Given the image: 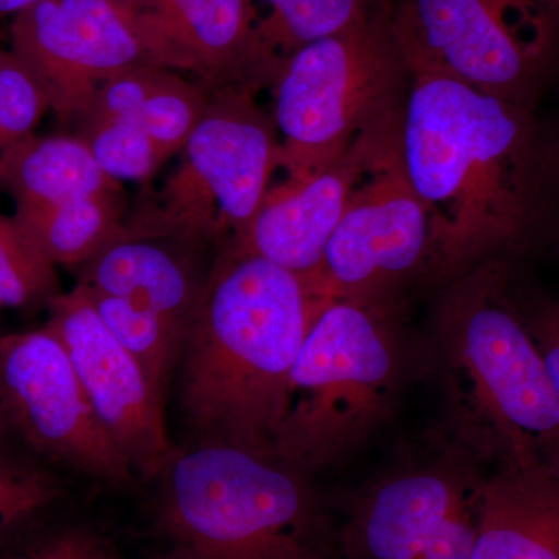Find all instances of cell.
Listing matches in <instances>:
<instances>
[{
    "mask_svg": "<svg viewBox=\"0 0 559 559\" xmlns=\"http://www.w3.org/2000/svg\"><path fill=\"white\" fill-rule=\"evenodd\" d=\"M399 132L400 123L382 140L331 235L319 271L305 278L323 304H377L390 285L430 260L429 219L404 171Z\"/></svg>",
    "mask_w": 559,
    "mask_h": 559,
    "instance_id": "9",
    "label": "cell"
},
{
    "mask_svg": "<svg viewBox=\"0 0 559 559\" xmlns=\"http://www.w3.org/2000/svg\"><path fill=\"white\" fill-rule=\"evenodd\" d=\"M106 329L138 360L151 389L165 404L173 370L178 366L186 333L167 320L132 307L127 300L83 288Z\"/></svg>",
    "mask_w": 559,
    "mask_h": 559,
    "instance_id": "22",
    "label": "cell"
},
{
    "mask_svg": "<svg viewBox=\"0 0 559 559\" xmlns=\"http://www.w3.org/2000/svg\"><path fill=\"white\" fill-rule=\"evenodd\" d=\"M323 301L263 257L221 248L180 353V409L191 447L274 457L290 371Z\"/></svg>",
    "mask_w": 559,
    "mask_h": 559,
    "instance_id": "1",
    "label": "cell"
},
{
    "mask_svg": "<svg viewBox=\"0 0 559 559\" xmlns=\"http://www.w3.org/2000/svg\"><path fill=\"white\" fill-rule=\"evenodd\" d=\"M117 3H120V5H123L124 9L128 10H134L138 9L140 3L143 2V0H116Z\"/></svg>",
    "mask_w": 559,
    "mask_h": 559,
    "instance_id": "31",
    "label": "cell"
},
{
    "mask_svg": "<svg viewBox=\"0 0 559 559\" xmlns=\"http://www.w3.org/2000/svg\"><path fill=\"white\" fill-rule=\"evenodd\" d=\"M11 51L73 123L106 81L146 64L130 10L116 0H38L14 14Z\"/></svg>",
    "mask_w": 559,
    "mask_h": 559,
    "instance_id": "11",
    "label": "cell"
},
{
    "mask_svg": "<svg viewBox=\"0 0 559 559\" xmlns=\"http://www.w3.org/2000/svg\"><path fill=\"white\" fill-rule=\"evenodd\" d=\"M0 187L16 204L14 215L123 189L98 167L76 135L22 140L0 156Z\"/></svg>",
    "mask_w": 559,
    "mask_h": 559,
    "instance_id": "19",
    "label": "cell"
},
{
    "mask_svg": "<svg viewBox=\"0 0 559 559\" xmlns=\"http://www.w3.org/2000/svg\"><path fill=\"white\" fill-rule=\"evenodd\" d=\"M521 316L559 396V301H540Z\"/></svg>",
    "mask_w": 559,
    "mask_h": 559,
    "instance_id": "28",
    "label": "cell"
},
{
    "mask_svg": "<svg viewBox=\"0 0 559 559\" xmlns=\"http://www.w3.org/2000/svg\"><path fill=\"white\" fill-rule=\"evenodd\" d=\"M53 264L35 248L16 221L0 215V312L49 305L60 294Z\"/></svg>",
    "mask_w": 559,
    "mask_h": 559,
    "instance_id": "24",
    "label": "cell"
},
{
    "mask_svg": "<svg viewBox=\"0 0 559 559\" xmlns=\"http://www.w3.org/2000/svg\"><path fill=\"white\" fill-rule=\"evenodd\" d=\"M60 492V481L46 469L0 454V544L25 532Z\"/></svg>",
    "mask_w": 559,
    "mask_h": 559,
    "instance_id": "25",
    "label": "cell"
},
{
    "mask_svg": "<svg viewBox=\"0 0 559 559\" xmlns=\"http://www.w3.org/2000/svg\"><path fill=\"white\" fill-rule=\"evenodd\" d=\"M396 123L399 119L370 132L344 159L307 182L271 190L246 234L223 248L263 257L300 277H312L353 191Z\"/></svg>",
    "mask_w": 559,
    "mask_h": 559,
    "instance_id": "15",
    "label": "cell"
},
{
    "mask_svg": "<svg viewBox=\"0 0 559 559\" xmlns=\"http://www.w3.org/2000/svg\"><path fill=\"white\" fill-rule=\"evenodd\" d=\"M175 175L151 204L127 219L132 229L207 242L216 250L240 240L280 168L274 117L245 92L212 94Z\"/></svg>",
    "mask_w": 559,
    "mask_h": 559,
    "instance_id": "7",
    "label": "cell"
},
{
    "mask_svg": "<svg viewBox=\"0 0 559 559\" xmlns=\"http://www.w3.org/2000/svg\"><path fill=\"white\" fill-rule=\"evenodd\" d=\"M400 153L430 227V261L469 267L516 240L528 216L532 128L525 106L406 60Z\"/></svg>",
    "mask_w": 559,
    "mask_h": 559,
    "instance_id": "2",
    "label": "cell"
},
{
    "mask_svg": "<svg viewBox=\"0 0 559 559\" xmlns=\"http://www.w3.org/2000/svg\"><path fill=\"white\" fill-rule=\"evenodd\" d=\"M47 326L75 367L103 428L135 476L159 479L179 450L165 428V404L151 389L145 373L75 286L47 305Z\"/></svg>",
    "mask_w": 559,
    "mask_h": 559,
    "instance_id": "12",
    "label": "cell"
},
{
    "mask_svg": "<svg viewBox=\"0 0 559 559\" xmlns=\"http://www.w3.org/2000/svg\"><path fill=\"white\" fill-rule=\"evenodd\" d=\"M35 2H38V0H0V13L13 14L14 16V14L27 9Z\"/></svg>",
    "mask_w": 559,
    "mask_h": 559,
    "instance_id": "30",
    "label": "cell"
},
{
    "mask_svg": "<svg viewBox=\"0 0 559 559\" xmlns=\"http://www.w3.org/2000/svg\"><path fill=\"white\" fill-rule=\"evenodd\" d=\"M540 2L546 3L547 7H550L551 10L557 11L559 14V0H540Z\"/></svg>",
    "mask_w": 559,
    "mask_h": 559,
    "instance_id": "32",
    "label": "cell"
},
{
    "mask_svg": "<svg viewBox=\"0 0 559 559\" xmlns=\"http://www.w3.org/2000/svg\"><path fill=\"white\" fill-rule=\"evenodd\" d=\"M160 479L154 527L164 559H323L314 498L282 460L191 447Z\"/></svg>",
    "mask_w": 559,
    "mask_h": 559,
    "instance_id": "3",
    "label": "cell"
},
{
    "mask_svg": "<svg viewBox=\"0 0 559 559\" xmlns=\"http://www.w3.org/2000/svg\"><path fill=\"white\" fill-rule=\"evenodd\" d=\"M2 559H121L108 539L86 525H61L16 540Z\"/></svg>",
    "mask_w": 559,
    "mask_h": 559,
    "instance_id": "27",
    "label": "cell"
},
{
    "mask_svg": "<svg viewBox=\"0 0 559 559\" xmlns=\"http://www.w3.org/2000/svg\"><path fill=\"white\" fill-rule=\"evenodd\" d=\"M440 336L503 460L559 455V396L502 264H481L455 283L441 307Z\"/></svg>",
    "mask_w": 559,
    "mask_h": 559,
    "instance_id": "5",
    "label": "cell"
},
{
    "mask_svg": "<svg viewBox=\"0 0 559 559\" xmlns=\"http://www.w3.org/2000/svg\"><path fill=\"white\" fill-rule=\"evenodd\" d=\"M124 190L14 215L17 226L55 267L80 270L127 229Z\"/></svg>",
    "mask_w": 559,
    "mask_h": 559,
    "instance_id": "20",
    "label": "cell"
},
{
    "mask_svg": "<svg viewBox=\"0 0 559 559\" xmlns=\"http://www.w3.org/2000/svg\"><path fill=\"white\" fill-rule=\"evenodd\" d=\"M374 0H250L264 49L283 61L294 51L356 27L374 13Z\"/></svg>",
    "mask_w": 559,
    "mask_h": 559,
    "instance_id": "21",
    "label": "cell"
},
{
    "mask_svg": "<svg viewBox=\"0 0 559 559\" xmlns=\"http://www.w3.org/2000/svg\"><path fill=\"white\" fill-rule=\"evenodd\" d=\"M390 21L406 60L521 106L559 46L540 0H406Z\"/></svg>",
    "mask_w": 559,
    "mask_h": 559,
    "instance_id": "8",
    "label": "cell"
},
{
    "mask_svg": "<svg viewBox=\"0 0 559 559\" xmlns=\"http://www.w3.org/2000/svg\"><path fill=\"white\" fill-rule=\"evenodd\" d=\"M204 250L216 252L193 238L127 226L80 267L76 285L127 300L186 333L210 272L198 266Z\"/></svg>",
    "mask_w": 559,
    "mask_h": 559,
    "instance_id": "16",
    "label": "cell"
},
{
    "mask_svg": "<svg viewBox=\"0 0 559 559\" xmlns=\"http://www.w3.org/2000/svg\"><path fill=\"white\" fill-rule=\"evenodd\" d=\"M0 373L14 429L33 450L95 479L116 485L134 479L49 326L0 337Z\"/></svg>",
    "mask_w": 559,
    "mask_h": 559,
    "instance_id": "10",
    "label": "cell"
},
{
    "mask_svg": "<svg viewBox=\"0 0 559 559\" xmlns=\"http://www.w3.org/2000/svg\"><path fill=\"white\" fill-rule=\"evenodd\" d=\"M130 13L146 64L182 73L210 94L257 95L277 80L283 61L257 36L250 0H143Z\"/></svg>",
    "mask_w": 559,
    "mask_h": 559,
    "instance_id": "13",
    "label": "cell"
},
{
    "mask_svg": "<svg viewBox=\"0 0 559 559\" xmlns=\"http://www.w3.org/2000/svg\"><path fill=\"white\" fill-rule=\"evenodd\" d=\"M396 373L395 347L374 304H323L290 371L274 457L300 473L340 457L384 415Z\"/></svg>",
    "mask_w": 559,
    "mask_h": 559,
    "instance_id": "6",
    "label": "cell"
},
{
    "mask_svg": "<svg viewBox=\"0 0 559 559\" xmlns=\"http://www.w3.org/2000/svg\"><path fill=\"white\" fill-rule=\"evenodd\" d=\"M47 109L46 97L28 70L13 51L0 47V156L32 138Z\"/></svg>",
    "mask_w": 559,
    "mask_h": 559,
    "instance_id": "26",
    "label": "cell"
},
{
    "mask_svg": "<svg viewBox=\"0 0 559 559\" xmlns=\"http://www.w3.org/2000/svg\"><path fill=\"white\" fill-rule=\"evenodd\" d=\"M409 80L389 14L316 40L283 60L274 83L286 189L329 170L370 132L399 117Z\"/></svg>",
    "mask_w": 559,
    "mask_h": 559,
    "instance_id": "4",
    "label": "cell"
},
{
    "mask_svg": "<svg viewBox=\"0 0 559 559\" xmlns=\"http://www.w3.org/2000/svg\"><path fill=\"white\" fill-rule=\"evenodd\" d=\"M477 487V485H476ZM476 543V489L439 468L385 480L360 509V559H468Z\"/></svg>",
    "mask_w": 559,
    "mask_h": 559,
    "instance_id": "14",
    "label": "cell"
},
{
    "mask_svg": "<svg viewBox=\"0 0 559 559\" xmlns=\"http://www.w3.org/2000/svg\"><path fill=\"white\" fill-rule=\"evenodd\" d=\"M13 415H11L9 399H7L5 385L0 373V441L14 432Z\"/></svg>",
    "mask_w": 559,
    "mask_h": 559,
    "instance_id": "29",
    "label": "cell"
},
{
    "mask_svg": "<svg viewBox=\"0 0 559 559\" xmlns=\"http://www.w3.org/2000/svg\"><path fill=\"white\" fill-rule=\"evenodd\" d=\"M471 559H559V455L503 462L477 485Z\"/></svg>",
    "mask_w": 559,
    "mask_h": 559,
    "instance_id": "17",
    "label": "cell"
},
{
    "mask_svg": "<svg viewBox=\"0 0 559 559\" xmlns=\"http://www.w3.org/2000/svg\"><path fill=\"white\" fill-rule=\"evenodd\" d=\"M76 138L109 178L145 180L167 159L142 124L120 117L81 116Z\"/></svg>",
    "mask_w": 559,
    "mask_h": 559,
    "instance_id": "23",
    "label": "cell"
},
{
    "mask_svg": "<svg viewBox=\"0 0 559 559\" xmlns=\"http://www.w3.org/2000/svg\"><path fill=\"white\" fill-rule=\"evenodd\" d=\"M210 98V91L198 81L175 70L142 64L106 81L79 117H120L135 121L170 159L182 151L204 116Z\"/></svg>",
    "mask_w": 559,
    "mask_h": 559,
    "instance_id": "18",
    "label": "cell"
}]
</instances>
